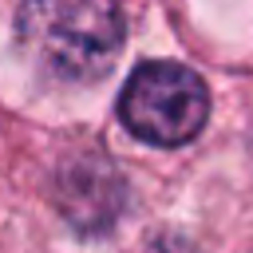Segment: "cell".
<instances>
[{
  "label": "cell",
  "mask_w": 253,
  "mask_h": 253,
  "mask_svg": "<svg viewBox=\"0 0 253 253\" xmlns=\"http://www.w3.org/2000/svg\"><path fill=\"white\" fill-rule=\"evenodd\" d=\"M126 36L119 0H20V51L59 83H95Z\"/></svg>",
  "instance_id": "cell-1"
},
{
  "label": "cell",
  "mask_w": 253,
  "mask_h": 253,
  "mask_svg": "<svg viewBox=\"0 0 253 253\" xmlns=\"http://www.w3.org/2000/svg\"><path fill=\"white\" fill-rule=\"evenodd\" d=\"M119 119L134 138L150 146H186L210 119V91L186 63L150 59L123 83Z\"/></svg>",
  "instance_id": "cell-2"
}]
</instances>
